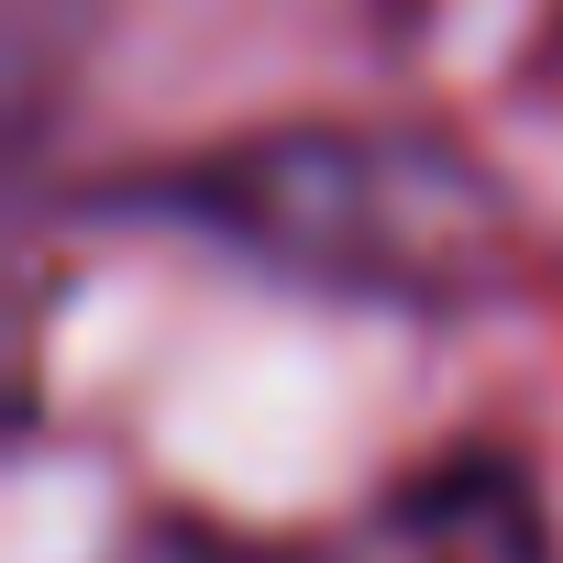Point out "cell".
Returning <instances> with one entry per match:
<instances>
[{"instance_id":"obj_1","label":"cell","mask_w":563,"mask_h":563,"mask_svg":"<svg viewBox=\"0 0 563 563\" xmlns=\"http://www.w3.org/2000/svg\"><path fill=\"white\" fill-rule=\"evenodd\" d=\"M133 210L210 232L299 288L420 310V321L519 299L541 243L519 188L431 122H265L155 166Z\"/></svg>"}]
</instances>
